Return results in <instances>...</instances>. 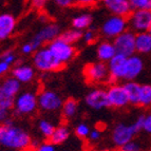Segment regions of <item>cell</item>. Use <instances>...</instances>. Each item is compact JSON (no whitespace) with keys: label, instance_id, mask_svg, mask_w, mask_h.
Wrapping results in <instances>:
<instances>
[{"label":"cell","instance_id":"cell-1","mask_svg":"<svg viewBox=\"0 0 151 151\" xmlns=\"http://www.w3.org/2000/svg\"><path fill=\"white\" fill-rule=\"evenodd\" d=\"M32 136L22 127L14 122H6L0 125V146L16 151H24L31 147Z\"/></svg>","mask_w":151,"mask_h":151},{"label":"cell","instance_id":"cell-2","mask_svg":"<svg viewBox=\"0 0 151 151\" xmlns=\"http://www.w3.org/2000/svg\"><path fill=\"white\" fill-rule=\"evenodd\" d=\"M144 114L137 116V119L131 124L119 123L112 129L111 132V141L117 148L124 146L125 144L133 141L136 134L143 129Z\"/></svg>","mask_w":151,"mask_h":151},{"label":"cell","instance_id":"cell-3","mask_svg":"<svg viewBox=\"0 0 151 151\" xmlns=\"http://www.w3.org/2000/svg\"><path fill=\"white\" fill-rule=\"evenodd\" d=\"M33 65L34 69L43 73L56 72L63 69V65L54 57L48 47H42L33 54Z\"/></svg>","mask_w":151,"mask_h":151},{"label":"cell","instance_id":"cell-4","mask_svg":"<svg viewBox=\"0 0 151 151\" xmlns=\"http://www.w3.org/2000/svg\"><path fill=\"white\" fill-rule=\"evenodd\" d=\"M20 89L21 83L13 76L4 78L0 83V107L12 110L16 96L20 93Z\"/></svg>","mask_w":151,"mask_h":151},{"label":"cell","instance_id":"cell-5","mask_svg":"<svg viewBox=\"0 0 151 151\" xmlns=\"http://www.w3.org/2000/svg\"><path fill=\"white\" fill-rule=\"evenodd\" d=\"M38 109L37 95L31 91L20 92L15 98L13 111L18 116H30Z\"/></svg>","mask_w":151,"mask_h":151},{"label":"cell","instance_id":"cell-6","mask_svg":"<svg viewBox=\"0 0 151 151\" xmlns=\"http://www.w3.org/2000/svg\"><path fill=\"white\" fill-rule=\"evenodd\" d=\"M48 49L54 55V57L63 65L72 60L77 54V50L74 45L67 42L60 37H57L53 41L48 43Z\"/></svg>","mask_w":151,"mask_h":151},{"label":"cell","instance_id":"cell-7","mask_svg":"<svg viewBox=\"0 0 151 151\" xmlns=\"http://www.w3.org/2000/svg\"><path fill=\"white\" fill-rule=\"evenodd\" d=\"M128 28V19L126 17L111 15L103 22L101 33L107 39H114L122 33L126 32Z\"/></svg>","mask_w":151,"mask_h":151},{"label":"cell","instance_id":"cell-8","mask_svg":"<svg viewBox=\"0 0 151 151\" xmlns=\"http://www.w3.org/2000/svg\"><path fill=\"white\" fill-rule=\"evenodd\" d=\"M60 34L61 32L59 25L56 23H48V24L43 25L42 28L31 38L29 42L32 45L34 52H36L37 50L42 48L45 43H50L51 41L59 37Z\"/></svg>","mask_w":151,"mask_h":151},{"label":"cell","instance_id":"cell-9","mask_svg":"<svg viewBox=\"0 0 151 151\" xmlns=\"http://www.w3.org/2000/svg\"><path fill=\"white\" fill-rule=\"evenodd\" d=\"M83 76L90 83H101L110 81V72L108 65L103 61H95L86 65L83 68Z\"/></svg>","mask_w":151,"mask_h":151},{"label":"cell","instance_id":"cell-10","mask_svg":"<svg viewBox=\"0 0 151 151\" xmlns=\"http://www.w3.org/2000/svg\"><path fill=\"white\" fill-rule=\"evenodd\" d=\"M37 99L38 109L47 113H53L61 110L63 103L61 96L52 90H42L37 95Z\"/></svg>","mask_w":151,"mask_h":151},{"label":"cell","instance_id":"cell-11","mask_svg":"<svg viewBox=\"0 0 151 151\" xmlns=\"http://www.w3.org/2000/svg\"><path fill=\"white\" fill-rule=\"evenodd\" d=\"M127 19L130 31L136 34L148 32L151 27V11L132 10Z\"/></svg>","mask_w":151,"mask_h":151},{"label":"cell","instance_id":"cell-12","mask_svg":"<svg viewBox=\"0 0 151 151\" xmlns=\"http://www.w3.org/2000/svg\"><path fill=\"white\" fill-rule=\"evenodd\" d=\"M135 33L130 30L122 33L121 35L113 39V45L115 47L116 54L129 57L135 53Z\"/></svg>","mask_w":151,"mask_h":151},{"label":"cell","instance_id":"cell-13","mask_svg":"<svg viewBox=\"0 0 151 151\" xmlns=\"http://www.w3.org/2000/svg\"><path fill=\"white\" fill-rule=\"evenodd\" d=\"M106 91L110 108L123 109L130 105L128 93H127L124 85L114 83L111 86H109Z\"/></svg>","mask_w":151,"mask_h":151},{"label":"cell","instance_id":"cell-14","mask_svg":"<svg viewBox=\"0 0 151 151\" xmlns=\"http://www.w3.org/2000/svg\"><path fill=\"white\" fill-rule=\"evenodd\" d=\"M85 103L89 108L94 111H101L107 108H110L107 91L101 88L91 90L85 97Z\"/></svg>","mask_w":151,"mask_h":151},{"label":"cell","instance_id":"cell-15","mask_svg":"<svg viewBox=\"0 0 151 151\" xmlns=\"http://www.w3.org/2000/svg\"><path fill=\"white\" fill-rule=\"evenodd\" d=\"M145 67L143 58L141 55L134 54L129 57H127L126 67H125V73H124V81H135L142 74Z\"/></svg>","mask_w":151,"mask_h":151},{"label":"cell","instance_id":"cell-16","mask_svg":"<svg viewBox=\"0 0 151 151\" xmlns=\"http://www.w3.org/2000/svg\"><path fill=\"white\" fill-rule=\"evenodd\" d=\"M101 3L104 8L111 13V15L128 18L132 12L129 0H101Z\"/></svg>","mask_w":151,"mask_h":151},{"label":"cell","instance_id":"cell-17","mask_svg":"<svg viewBox=\"0 0 151 151\" xmlns=\"http://www.w3.org/2000/svg\"><path fill=\"white\" fill-rule=\"evenodd\" d=\"M126 56L116 54L107 65L110 72V83H114L119 81H124V73L126 67Z\"/></svg>","mask_w":151,"mask_h":151},{"label":"cell","instance_id":"cell-18","mask_svg":"<svg viewBox=\"0 0 151 151\" xmlns=\"http://www.w3.org/2000/svg\"><path fill=\"white\" fill-rule=\"evenodd\" d=\"M17 20L15 16L11 13H1L0 14V41L10 38L15 32Z\"/></svg>","mask_w":151,"mask_h":151},{"label":"cell","instance_id":"cell-19","mask_svg":"<svg viewBox=\"0 0 151 151\" xmlns=\"http://www.w3.org/2000/svg\"><path fill=\"white\" fill-rule=\"evenodd\" d=\"M12 76L20 83H29L35 78V69L28 63H18L12 69Z\"/></svg>","mask_w":151,"mask_h":151},{"label":"cell","instance_id":"cell-20","mask_svg":"<svg viewBox=\"0 0 151 151\" xmlns=\"http://www.w3.org/2000/svg\"><path fill=\"white\" fill-rule=\"evenodd\" d=\"M116 55V50L113 42L110 40L101 41L96 47V57L98 61L108 63Z\"/></svg>","mask_w":151,"mask_h":151},{"label":"cell","instance_id":"cell-21","mask_svg":"<svg viewBox=\"0 0 151 151\" xmlns=\"http://www.w3.org/2000/svg\"><path fill=\"white\" fill-rule=\"evenodd\" d=\"M135 53L137 55L151 54V35L148 32L137 33L135 35Z\"/></svg>","mask_w":151,"mask_h":151},{"label":"cell","instance_id":"cell-22","mask_svg":"<svg viewBox=\"0 0 151 151\" xmlns=\"http://www.w3.org/2000/svg\"><path fill=\"white\" fill-rule=\"evenodd\" d=\"M71 135V129L67 125H59L56 126L55 130H54L53 134L50 137L49 142L52 143L53 145H61L65 142H67L70 139Z\"/></svg>","mask_w":151,"mask_h":151},{"label":"cell","instance_id":"cell-23","mask_svg":"<svg viewBox=\"0 0 151 151\" xmlns=\"http://www.w3.org/2000/svg\"><path fill=\"white\" fill-rule=\"evenodd\" d=\"M92 22H93V16L89 13H81V14L74 16L71 24L73 29L83 32L91 28Z\"/></svg>","mask_w":151,"mask_h":151},{"label":"cell","instance_id":"cell-24","mask_svg":"<svg viewBox=\"0 0 151 151\" xmlns=\"http://www.w3.org/2000/svg\"><path fill=\"white\" fill-rule=\"evenodd\" d=\"M79 110V104L75 98H68L63 101V106H61V114L63 119L67 121L74 119Z\"/></svg>","mask_w":151,"mask_h":151},{"label":"cell","instance_id":"cell-25","mask_svg":"<svg viewBox=\"0 0 151 151\" xmlns=\"http://www.w3.org/2000/svg\"><path fill=\"white\" fill-rule=\"evenodd\" d=\"M141 86H142L141 83H139L135 81H126V83H124V87H125L127 93H128L130 105H132V106H139Z\"/></svg>","mask_w":151,"mask_h":151},{"label":"cell","instance_id":"cell-26","mask_svg":"<svg viewBox=\"0 0 151 151\" xmlns=\"http://www.w3.org/2000/svg\"><path fill=\"white\" fill-rule=\"evenodd\" d=\"M37 128H38V131H39V133L42 135V137H45V139L49 141L50 137L52 136V134H53L56 126L51 121H49V119H41L38 121Z\"/></svg>","mask_w":151,"mask_h":151},{"label":"cell","instance_id":"cell-27","mask_svg":"<svg viewBox=\"0 0 151 151\" xmlns=\"http://www.w3.org/2000/svg\"><path fill=\"white\" fill-rule=\"evenodd\" d=\"M139 106L151 108V83H144L141 86Z\"/></svg>","mask_w":151,"mask_h":151},{"label":"cell","instance_id":"cell-28","mask_svg":"<svg viewBox=\"0 0 151 151\" xmlns=\"http://www.w3.org/2000/svg\"><path fill=\"white\" fill-rule=\"evenodd\" d=\"M59 37H60L61 39H63L65 41H67V42L71 43V45H74V43L81 40V38H83V32L72 28V29H69V30H65V32H63Z\"/></svg>","mask_w":151,"mask_h":151},{"label":"cell","instance_id":"cell-29","mask_svg":"<svg viewBox=\"0 0 151 151\" xmlns=\"http://www.w3.org/2000/svg\"><path fill=\"white\" fill-rule=\"evenodd\" d=\"M91 132V128L87 123H78L74 128V133L77 137L81 139H88Z\"/></svg>","mask_w":151,"mask_h":151},{"label":"cell","instance_id":"cell-30","mask_svg":"<svg viewBox=\"0 0 151 151\" xmlns=\"http://www.w3.org/2000/svg\"><path fill=\"white\" fill-rule=\"evenodd\" d=\"M132 10L151 11V0H129Z\"/></svg>","mask_w":151,"mask_h":151},{"label":"cell","instance_id":"cell-31","mask_svg":"<svg viewBox=\"0 0 151 151\" xmlns=\"http://www.w3.org/2000/svg\"><path fill=\"white\" fill-rule=\"evenodd\" d=\"M0 60L9 63L10 65H13L17 61V55L13 50H5L0 54Z\"/></svg>","mask_w":151,"mask_h":151},{"label":"cell","instance_id":"cell-32","mask_svg":"<svg viewBox=\"0 0 151 151\" xmlns=\"http://www.w3.org/2000/svg\"><path fill=\"white\" fill-rule=\"evenodd\" d=\"M83 42L87 43V45H92L96 41L97 39V33H96L95 30L93 29H88V30L83 31Z\"/></svg>","mask_w":151,"mask_h":151},{"label":"cell","instance_id":"cell-33","mask_svg":"<svg viewBox=\"0 0 151 151\" xmlns=\"http://www.w3.org/2000/svg\"><path fill=\"white\" fill-rule=\"evenodd\" d=\"M119 151H143L142 145L136 141H131L129 143L125 144L124 146L119 147Z\"/></svg>","mask_w":151,"mask_h":151},{"label":"cell","instance_id":"cell-34","mask_svg":"<svg viewBox=\"0 0 151 151\" xmlns=\"http://www.w3.org/2000/svg\"><path fill=\"white\" fill-rule=\"evenodd\" d=\"M53 3L60 9H69L75 5V0H52Z\"/></svg>","mask_w":151,"mask_h":151},{"label":"cell","instance_id":"cell-35","mask_svg":"<svg viewBox=\"0 0 151 151\" xmlns=\"http://www.w3.org/2000/svg\"><path fill=\"white\" fill-rule=\"evenodd\" d=\"M144 132L148 134H151V111L148 113L144 114V121H143V129Z\"/></svg>","mask_w":151,"mask_h":151},{"label":"cell","instance_id":"cell-36","mask_svg":"<svg viewBox=\"0 0 151 151\" xmlns=\"http://www.w3.org/2000/svg\"><path fill=\"white\" fill-rule=\"evenodd\" d=\"M35 151H56L55 145H53L50 142H43L35 149Z\"/></svg>","mask_w":151,"mask_h":151},{"label":"cell","instance_id":"cell-37","mask_svg":"<svg viewBox=\"0 0 151 151\" xmlns=\"http://www.w3.org/2000/svg\"><path fill=\"white\" fill-rule=\"evenodd\" d=\"M11 110L0 107V125L11 121Z\"/></svg>","mask_w":151,"mask_h":151},{"label":"cell","instance_id":"cell-38","mask_svg":"<svg viewBox=\"0 0 151 151\" xmlns=\"http://www.w3.org/2000/svg\"><path fill=\"white\" fill-rule=\"evenodd\" d=\"M101 131L99 130V129L95 128V129H93V130H91L88 139H90L91 142L95 143V142L99 141V139H101Z\"/></svg>","mask_w":151,"mask_h":151},{"label":"cell","instance_id":"cell-39","mask_svg":"<svg viewBox=\"0 0 151 151\" xmlns=\"http://www.w3.org/2000/svg\"><path fill=\"white\" fill-rule=\"evenodd\" d=\"M49 0H31V4L32 8L35 10H42L45 8Z\"/></svg>","mask_w":151,"mask_h":151},{"label":"cell","instance_id":"cell-40","mask_svg":"<svg viewBox=\"0 0 151 151\" xmlns=\"http://www.w3.org/2000/svg\"><path fill=\"white\" fill-rule=\"evenodd\" d=\"M21 53L25 54V55H31V54H34V50H33L32 45L30 42H25L21 47Z\"/></svg>","mask_w":151,"mask_h":151},{"label":"cell","instance_id":"cell-41","mask_svg":"<svg viewBox=\"0 0 151 151\" xmlns=\"http://www.w3.org/2000/svg\"><path fill=\"white\" fill-rule=\"evenodd\" d=\"M11 67L12 65H10L9 63L0 60V76H3L4 74L8 73L9 71L11 70Z\"/></svg>","mask_w":151,"mask_h":151},{"label":"cell","instance_id":"cell-42","mask_svg":"<svg viewBox=\"0 0 151 151\" xmlns=\"http://www.w3.org/2000/svg\"><path fill=\"white\" fill-rule=\"evenodd\" d=\"M97 0H75V3L81 6H91L96 3Z\"/></svg>","mask_w":151,"mask_h":151},{"label":"cell","instance_id":"cell-43","mask_svg":"<svg viewBox=\"0 0 151 151\" xmlns=\"http://www.w3.org/2000/svg\"><path fill=\"white\" fill-rule=\"evenodd\" d=\"M148 33L151 35V27H150V29H149V31H148Z\"/></svg>","mask_w":151,"mask_h":151}]
</instances>
